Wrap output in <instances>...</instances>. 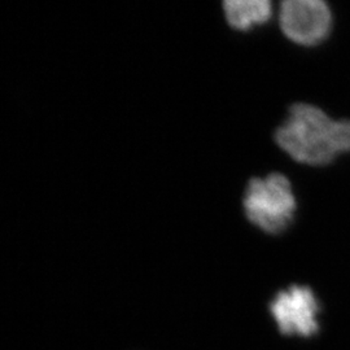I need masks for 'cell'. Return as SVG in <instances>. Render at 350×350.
I'll use <instances>...</instances> for the list:
<instances>
[{"label": "cell", "mask_w": 350, "mask_h": 350, "mask_svg": "<svg viewBox=\"0 0 350 350\" xmlns=\"http://www.w3.org/2000/svg\"><path fill=\"white\" fill-rule=\"evenodd\" d=\"M243 205L250 224L267 234L287 230L297 206L291 182L278 173L250 179Z\"/></svg>", "instance_id": "obj_2"}, {"label": "cell", "mask_w": 350, "mask_h": 350, "mask_svg": "<svg viewBox=\"0 0 350 350\" xmlns=\"http://www.w3.org/2000/svg\"><path fill=\"white\" fill-rule=\"evenodd\" d=\"M275 140L295 161L323 166L350 152V121L332 120L321 108L299 103L278 127Z\"/></svg>", "instance_id": "obj_1"}, {"label": "cell", "mask_w": 350, "mask_h": 350, "mask_svg": "<svg viewBox=\"0 0 350 350\" xmlns=\"http://www.w3.org/2000/svg\"><path fill=\"white\" fill-rule=\"evenodd\" d=\"M279 331L286 336L312 338L319 331V300L312 288L291 286L278 292L269 306Z\"/></svg>", "instance_id": "obj_3"}, {"label": "cell", "mask_w": 350, "mask_h": 350, "mask_svg": "<svg viewBox=\"0 0 350 350\" xmlns=\"http://www.w3.org/2000/svg\"><path fill=\"white\" fill-rule=\"evenodd\" d=\"M279 25L293 43L313 47L329 36L332 12L322 0H287L280 5Z\"/></svg>", "instance_id": "obj_4"}, {"label": "cell", "mask_w": 350, "mask_h": 350, "mask_svg": "<svg viewBox=\"0 0 350 350\" xmlns=\"http://www.w3.org/2000/svg\"><path fill=\"white\" fill-rule=\"evenodd\" d=\"M224 11L231 27L248 31L271 18L273 4L269 0H227L224 3Z\"/></svg>", "instance_id": "obj_5"}]
</instances>
